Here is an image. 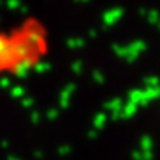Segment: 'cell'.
<instances>
[{
  "mask_svg": "<svg viewBox=\"0 0 160 160\" xmlns=\"http://www.w3.org/2000/svg\"><path fill=\"white\" fill-rule=\"evenodd\" d=\"M111 51L117 58L125 59L128 64H133L144 52L147 51V42L138 39L131 42V43H126V45L113 43L111 45Z\"/></svg>",
  "mask_w": 160,
  "mask_h": 160,
  "instance_id": "obj_1",
  "label": "cell"
},
{
  "mask_svg": "<svg viewBox=\"0 0 160 160\" xmlns=\"http://www.w3.org/2000/svg\"><path fill=\"white\" fill-rule=\"evenodd\" d=\"M129 102L135 105H142L150 101H154L160 98V86L156 88H145V89H132L129 92Z\"/></svg>",
  "mask_w": 160,
  "mask_h": 160,
  "instance_id": "obj_2",
  "label": "cell"
},
{
  "mask_svg": "<svg viewBox=\"0 0 160 160\" xmlns=\"http://www.w3.org/2000/svg\"><path fill=\"white\" fill-rule=\"evenodd\" d=\"M22 39L28 43L36 52L45 48V33L37 27L25 28L22 33Z\"/></svg>",
  "mask_w": 160,
  "mask_h": 160,
  "instance_id": "obj_3",
  "label": "cell"
},
{
  "mask_svg": "<svg viewBox=\"0 0 160 160\" xmlns=\"http://www.w3.org/2000/svg\"><path fill=\"white\" fill-rule=\"evenodd\" d=\"M123 17H125V8H122V6H113V8H110L107 11H104L102 15H101L102 27L104 28H111L119 21H122Z\"/></svg>",
  "mask_w": 160,
  "mask_h": 160,
  "instance_id": "obj_4",
  "label": "cell"
},
{
  "mask_svg": "<svg viewBox=\"0 0 160 160\" xmlns=\"http://www.w3.org/2000/svg\"><path fill=\"white\" fill-rule=\"evenodd\" d=\"M33 64H34V58L19 59L13 64V67L11 68V73L18 79H25V77H28L30 71L33 70Z\"/></svg>",
  "mask_w": 160,
  "mask_h": 160,
  "instance_id": "obj_5",
  "label": "cell"
},
{
  "mask_svg": "<svg viewBox=\"0 0 160 160\" xmlns=\"http://www.w3.org/2000/svg\"><path fill=\"white\" fill-rule=\"evenodd\" d=\"M74 91H76L74 83H68V85L61 91V93H59V104H61L62 107H67V105H68L70 98H71V95L74 93Z\"/></svg>",
  "mask_w": 160,
  "mask_h": 160,
  "instance_id": "obj_6",
  "label": "cell"
},
{
  "mask_svg": "<svg viewBox=\"0 0 160 160\" xmlns=\"http://www.w3.org/2000/svg\"><path fill=\"white\" fill-rule=\"evenodd\" d=\"M65 46L71 51H79V49H83L86 46V39H83V37H68L65 40Z\"/></svg>",
  "mask_w": 160,
  "mask_h": 160,
  "instance_id": "obj_7",
  "label": "cell"
},
{
  "mask_svg": "<svg viewBox=\"0 0 160 160\" xmlns=\"http://www.w3.org/2000/svg\"><path fill=\"white\" fill-rule=\"evenodd\" d=\"M52 70V64L48 62V61H43V59H36L34 64H33V71H36L37 74H45L48 71Z\"/></svg>",
  "mask_w": 160,
  "mask_h": 160,
  "instance_id": "obj_8",
  "label": "cell"
},
{
  "mask_svg": "<svg viewBox=\"0 0 160 160\" xmlns=\"http://www.w3.org/2000/svg\"><path fill=\"white\" fill-rule=\"evenodd\" d=\"M145 19L150 25H157L160 22V12L157 9H148L147 11V15H145Z\"/></svg>",
  "mask_w": 160,
  "mask_h": 160,
  "instance_id": "obj_9",
  "label": "cell"
},
{
  "mask_svg": "<svg viewBox=\"0 0 160 160\" xmlns=\"http://www.w3.org/2000/svg\"><path fill=\"white\" fill-rule=\"evenodd\" d=\"M70 70L74 76H82L83 74V70H85V62L83 59H74L71 65H70Z\"/></svg>",
  "mask_w": 160,
  "mask_h": 160,
  "instance_id": "obj_10",
  "label": "cell"
},
{
  "mask_svg": "<svg viewBox=\"0 0 160 160\" xmlns=\"http://www.w3.org/2000/svg\"><path fill=\"white\" fill-rule=\"evenodd\" d=\"M91 76H92V80H93L95 83H98V85H104V83H105V80H107L105 74H104L101 70H93Z\"/></svg>",
  "mask_w": 160,
  "mask_h": 160,
  "instance_id": "obj_11",
  "label": "cell"
},
{
  "mask_svg": "<svg viewBox=\"0 0 160 160\" xmlns=\"http://www.w3.org/2000/svg\"><path fill=\"white\" fill-rule=\"evenodd\" d=\"M144 86H145V88H156V86H160L159 76H147V77L144 79Z\"/></svg>",
  "mask_w": 160,
  "mask_h": 160,
  "instance_id": "obj_12",
  "label": "cell"
},
{
  "mask_svg": "<svg viewBox=\"0 0 160 160\" xmlns=\"http://www.w3.org/2000/svg\"><path fill=\"white\" fill-rule=\"evenodd\" d=\"M135 111H137V105L128 101V102H126V105L123 107V116H125V117H129V116H132Z\"/></svg>",
  "mask_w": 160,
  "mask_h": 160,
  "instance_id": "obj_13",
  "label": "cell"
},
{
  "mask_svg": "<svg viewBox=\"0 0 160 160\" xmlns=\"http://www.w3.org/2000/svg\"><path fill=\"white\" fill-rule=\"evenodd\" d=\"M108 108L113 110V111H114V114H116V113L120 111V108H122V99H119V98L113 99L111 102H108Z\"/></svg>",
  "mask_w": 160,
  "mask_h": 160,
  "instance_id": "obj_14",
  "label": "cell"
},
{
  "mask_svg": "<svg viewBox=\"0 0 160 160\" xmlns=\"http://www.w3.org/2000/svg\"><path fill=\"white\" fill-rule=\"evenodd\" d=\"M88 37L92 40H95L98 37V30L97 28H91V30H88Z\"/></svg>",
  "mask_w": 160,
  "mask_h": 160,
  "instance_id": "obj_15",
  "label": "cell"
},
{
  "mask_svg": "<svg viewBox=\"0 0 160 160\" xmlns=\"http://www.w3.org/2000/svg\"><path fill=\"white\" fill-rule=\"evenodd\" d=\"M18 6H21V3H19L18 0H11V2H9V8H11V9H17Z\"/></svg>",
  "mask_w": 160,
  "mask_h": 160,
  "instance_id": "obj_16",
  "label": "cell"
},
{
  "mask_svg": "<svg viewBox=\"0 0 160 160\" xmlns=\"http://www.w3.org/2000/svg\"><path fill=\"white\" fill-rule=\"evenodd\" d=\"M147 11H148V9H145V8H139V9H138V15H139L141 18H145Z\"/></svg>",
  "mask_w": 160,
  "mask_h": 160,
  "instance_id": "obj_17",
  "label": "cell"
},
{
  "mask_svg": "<svg viewBox=\"0 0 160 160\" xmlns=\"http://www.w3.org/2000/svg\"><path fill=\"white\" fill-rule=\"evenodd\" d=\"M73 2H74L76 5H88V3H91V0H73Z\"/></svg>",
  "mask_w": 160,
  "mask_h": 160,
  "instance_id": "obj_18",
  "label": "cell"
},
{
  "mask_svg": "<svg viewBox=\"0 0 160 160\" xmlns=\"http://www.w3.org/2000/svg\"><path fill=\"white\" fill-rule=\"evenodd\" d=\"M156 27H157V30H159V33H160V22L157 24V25H156Z\"/></svg>",
  "mask_w": 160,
  "mask_h": 160,
  "instance_id": "obj_19",
  "label": "cell"
}]
</instances>
